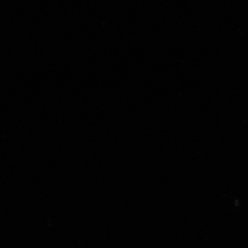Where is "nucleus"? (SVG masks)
Segmentation results:
<instances>
[]
</instances>
